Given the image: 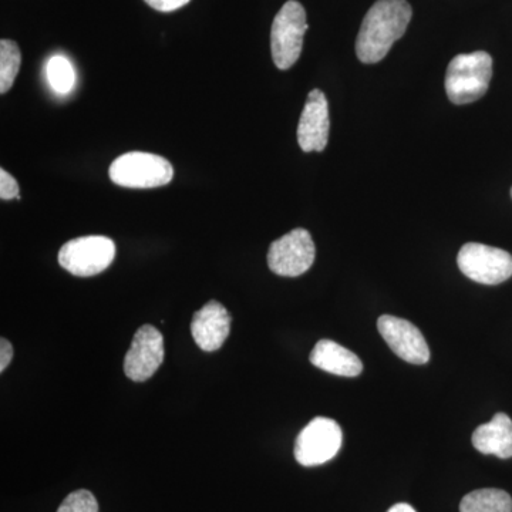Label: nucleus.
Returning a JSON list of instances; mask_svg holds the SVG:
<instances>
[{"label": "nucleus", "instance_id": "1", "mask_svg": "<svg viewBox=\"0 0 512 512\" xmlns=\"http://www.w3.org/2000/svg\"><path fill=\"white\" fill-rule=\"evenodd\" d=\"M407 0H377L366 13L356 40V55L365 64L379 63L403 37L412 20Z\"/></svg>", "mask_w": 512, "mask_h": 512}, {"label": "nucleus", "instance_id": "2", "mask_svg": "<svg viewBox=\"0 0 512 512\" xmlns=\"http://www.w3.org/2000/svg\"><path fill=\"white\" fill-rule=\"evenodd\" d=\"M493 77V57L487 52L458 55L451 60L446 73V93L457 106L474 103L487 93Z\"/></svg>", "mask_w": 512, "mask_h": 512}, {"label": "nucleus", "instance_id": "3", "mask_svg": "<svg viewBox=\"0 0 512 512\" xmlns=\"http://www.w3.org/2000/svg\"><path fill=\"white\" fill-rule=\"evenodd\" d=\"M109 175L120 187L147 190L170 184L174 168L170 161L157 154L133 151L117 157L110 165Z\"/></svg>", "mask_w": 512, "mask_h": 512}, {"label": "nucleus", "instance_id": "4", "mask_svg": "<svg viewBox=\"0 0 512 512\" xmlns=\"http://www.w3.org/2000/svg\"><path fill=\"white\" fill-rule=\"evenodd\" d=\"M309 29L306 10L296 0H289L275 16L271 30L272 59L279 70L291 69L303 49V37Z\"/></svg>", "mask_w": 512, "mask_h": 512}, {"label": "nucleus", "instance_id": "5", "mask_svg": "<svg viewBox=\"0 0 512 512\" xmlns=\"http://www.w3.org/2000/svg\"><path fill=\"white\" fill-rule=\"evenodd\" d=\"M116 256L113 239L92 235L66 242L59 251V264L74 276H94L106 271Z\"/></svg>", "mask_w": 512, "mask_h": 512}, {"label": "nucleus", "instance_id": "6", "mask_svg": "<svg viewBox=\"0 0 512 512\" xmlns=\"http://www.w3.org/2000/svg\"><path fill=\"white\" fill-rule=\"evenodd\" d=\"M457 264L471 281L498 285L512 276V256L500 248L470 242L460 249Z\"/></svg>", "mask_w": 512, "mask_h": 512}, {"label": "nucleus", "instance_id": "7", "mask_svg": "<svg viewBox=\"0 0 512 512\" xmlns=\"http://www.w3.org/2000/svg\"><path fill=\"white\" fill-rule=\"evenodd\" d=\"M342 441V429L335 420L316 417L296 439V461L303 467L328 463L339 453Z\"/></svg>", "mask_w": 512, "mask_h": 512}, {"label": "nucleus", "instance_id": "8", "mask_svg": "<svg viewBox=\"0 0 512 512\" xmlns=\"http://www.w3.org/2000/svg\"><path fill=\"white\" fill-rule=\"evenodd\" d=\"M315 256L312 235L306 229L296 228L272 242L268 251V266L276 275L295 278L311 269Z\"/></svg>", "mask_w": 512, "mask_h": 512}, {"label": "nucleus", "instance_id": "9", "mask_svg": "<svg viewBox=\"0 0 512 512\" xmlns=\"http://www.w3.org/2000/svg\"><path fill=\"white\" fill-rule=\"evenodd\" d=\"M164 338L154 326L137 330L124 359V373L133 382H146L164 362Z\"/></svg>", "mask_w": 512, "mask_h": 512}, {"label": "nucleus", "instance_id": "10", "mask_svg": "<svg viewBox=\"0 0 512 512\" xmlns=\"http://www.w3.org/2000/svg\"><path fill=\"white\" fill-rule=\"evenodd\" d=\"M377 329L390 349L404 362L412 365H426L429 362V345L423 333L409 320L383 315L377 320Z\"/></svg>", "mask_w": 512, "mask_h": 512}, {"label": "nucleus", "instance_id": "11", "mask_svg": "<svg viewBox=\"0 0 512 512\" xmlns=\"http://www.w3.org/2000/svg\"><path fill=\"white\" fill-rule=\"evenodd\" d=\"M329 104L325 93L319 89L308 94L298 126L299 147L305 153L323 151L329 141Z\"/></svg>", "mask_w": 512, "mask_h": 512}, {"label": "nucleus", "instance_id": "12", "mask_svg": "<svg viewBox=\"0 0 512 512\" xmlns=\"http://www.w3.org/2000/svg\"><path fill=\"white\" fill-rule=\"evenodd\" d=\"M231 330V316L217 301L208 302L192 316L191 333L198 348L215 352L222 348Z\"/></svg>", "mask_w": 512, "mask_h": 512}, {"label": "nucleus", "instance_id": "13", "mask_svg": "<svg viewBox=\"0 0 512 512\" xmlns=\"http://www.w3.org/2000/svg\"><path fill=\"white\" fill-rule=\"evenodd\" d=\"M311 363L336 376L356 377L363 372L362 360L355 353L328 339L316 343L311 353Z\"/></svg>", "mask_w": 512, "mask_h": 512}, {"label": "nucleus", "instance_id": "14", "mask_svg": "<svg viewBox=\"0 0 512 512\" xmlns=\"http://www.w3.org/2000/svg\"><path fill=\"white\" fill-rule=\"evenodd\" d=\"M473 446L480 453L498 458L512 457V420L507 414L497 413L490 423L473 433Z\"/></svg>", "mask_w": 512, "mask_h": 512}, {"label": "nucleus", "instance_id": "15", "mask_svg": "<svg viewBox=\"0 0 512 512\" xmlns=\"http://www.w3.org/2000/svg\"><path fill=\"white\" fill-rule=\"evenodd\" d=\"M460 512H512V498L497 488L476 490L461 500Z\"/></svg>", "mask_w": 512, "mask_h": 512}, {"label": "nucleus", "instance_id": "16", "mask_svg": "<svg viewBox=\"0 0 512 512\" xmlns=\"http://www.w3.org/2000/svg\"><path fill=\"white\" fill-rule=\"evenodd\" d=\"M22 56L19 46L12 40L0 42V93H8L18 76Z\"/></svg>", "mask_w": 512, "mask_h": 512}, {"label": "nucleus", "instance_id": "17", "mask_svg": "<svg viewBox=\"0 0 512 512\" xmlns=\"http://www.w3.org/2000/svg\"><path fill=\"white\" fill-rule=\"evenodd\" d=\"M47 79L56 93L67 94L72 92L76 84V72L69 59L55 56L47 63Z\"/></svg>", "mask_w": 512, "mask_h": 512}, {"label": "nucleus", "instance_id": "18", "mask_svg": "<svg viewBox=\"0 0 512 512\" xmlns=\"http://www.w3.org/2000/svg\"><path fill=\"white\" fill-rule=\"evenodd\" d=\"M57 512H99V503L89 490H77L64 498Z\"/></svg>", "mask_w": 512, "mask_h": 512}, {"label": "nucleus", "instance_id": "19", "mask_svg": "<svg viewBox=\"0 0 512 512\" xmlns=\"http://www.w3.org/2000/svg\"><path fill=\"white\" fill-rule=\"evenodd\" d=\"M0 198L3 201L20 200L19 184L6 170H0Z\"/></svg>", "mask_w": 512, "mask_h": 512}, {"label": "nucleus", "instance_id": "20", "mask_svg": "<svg viewBox=\"0 0 512 512\" xmlns=\"http://www.w3.org/2000/svg\"><path fill=\"white\" fill-rule=\"evenodd\" d=\"M148 6L158 10V12H174L188 5L191 0H144Z\"/></svg>", "mask_w": 512, "mask_h": 512}, {"label": "nucleus", "instance_id": "21", "mask_svg": "<svg viewBox=\"0 0 512 512\" xmlns=\"http://www.w3.org/2000/svg\"><path fill=\"white\" fill-rule=\"evenodd\" d=\"M13 359V348L9 340H0V372H5Z\"/></svg>", "mask_w": 512, "mask_h": 512}, {"label": "nucleus", "instance_id": "22", "mask_svg": "<svg viewBox=\"0 0 512 512\" xmlns=\"http://www.w3.org/2000/svg\"><path fill=\"white\" fill-rule=\"evenodd\" d=\"M387 512H417V511L414 510L412 505L400 503V504L393 505V507L390 508V510Z\"/></svg>", "mask_w": 512, "mask_h": 512}, {"label": "nucleus", "instance_id": "23", "mask_svg": "<svg viewBox=\"0 0 512 512\" xmlns=\"http://www.w3.org/2000/svg\"><path fill=\"white\" fill-rule=\"evenodd\" d=\"M511 197H512V188H511Z\"/></svg>", "mask_w": 512, "mask_h": 512}]
</instances>
